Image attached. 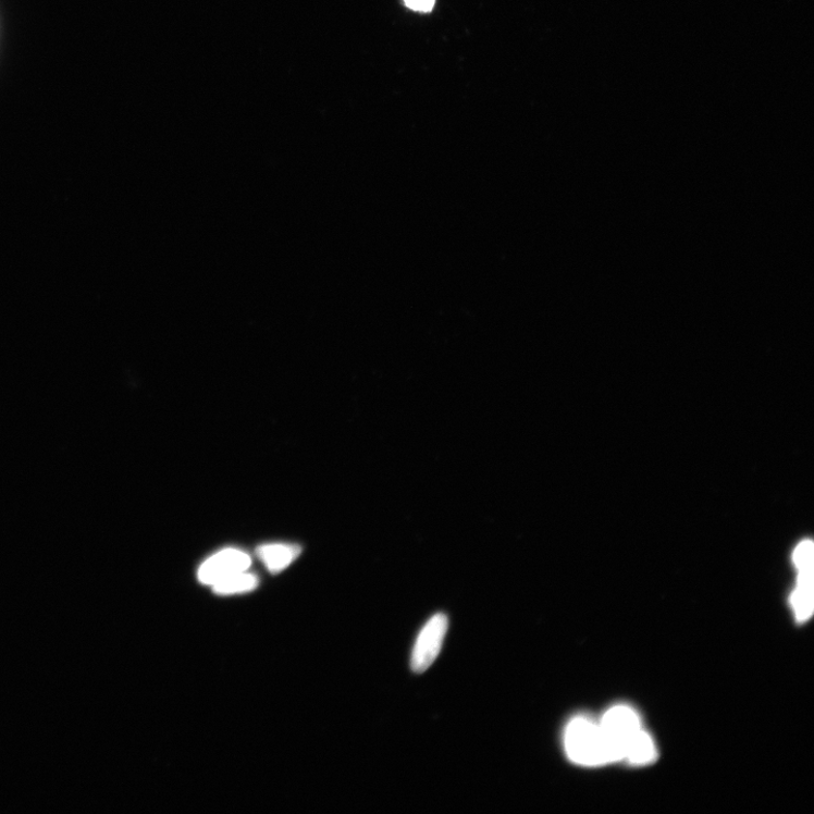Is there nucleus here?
<instances>
[{"label": "nucleus", "instance_id": "1", "mask_svg": "<svg viewBox=\"0 0 814 814\" xmlns=\"http://www.w3.org/2000/svg\"><path fill=\"white\" fill-rule=\"evenodd\" d=\"M565 747L569 760L581 766L594 767L617 762L600 724L587 717H577L569 723Z\"/></svg>", "mask_w": 814, "mask_h": 814}, {"label": "nucleus", "instance_id": "2", "mask_svg": "<svg viewBox=\"0 0 814 814\" xmlns=\"http://www.w3.org/2000/svg\"><path fill=\"white\" fill-rule=\"evenodd\" d=\"M600 726L617 762L625 760L628 742L642 730L641 719L632 708L627 706L610 708L604 715Z\"/></svg>", "mask_w": 814, "mask_h": 814}, {"label": "nucleus", "instance_id": "3", "mask_svg": "<svg viewBox=\"0 0 814 814\" xmlns=\"http://www.w3.org/2000/svg\"><path fill=\"white\" fill-rule=\"evenodd\" d=\"M448 630V619L437 615L430 619L418 638L411 659L412 670L422 674L440 655Z\"/></svg>", "mask_w": 814, "mask_h": 814}, {"label": "nucleus", "instance_id": "4", "mask_svg": "<svg viewBox=\"0 0 814 814\" xmlns=\"http://www.w3.org/2000/svg\"><path fill=\"white\" fill-rule=\"evenodd\" d=\"M251 565L250 557L236 548H226L206 563L198 570L200 583L213 587L219 581L243 571Z\"/></svg>", "mask_w": 814, "mask_h": 814}, {"label": "nucleus", "instance_id": "5", "mask_svg": "<svg viewBox=\"0 0 814 814\" xmlns=\"http://www.w3.org/2000/svg\"><path fill=\"white\" fill-rule=\"evenodd\" d=\"M798 587L792 597L797 619L804 622L813 613V566L799 568Z\"/></svg>", "mask_w": 814, "mask_h": 814}, {"label": "nucleus", "instance_id": "6", "mask_svg": "<svg viewBox=\"0 0 814 814\" xmlns=\"http://www.w3.org/2000/svg\"><path fill=\"white\" fill-rule=\"evenodd\" d=\"M300 547L286 544H269L258 547L257 555L271 572H280L299 556Z\"/></svg>", "mask_w": 814, "mask_h": 814}, {"label": "nucleus", "instance_id": "7", "mask_svg": "<svg viewBox=\"0 0 814 814\" xmlns=\"http://www.w3.org/2000/svg\"><path fill=\"white\" fill-rule=\"evenodd\" d=\"M656 747L645 731H639L627 744L625 760L632 765H649L656 760Z\"/></svg>", "mask_w": 814, "mask_h": 814}, {"label": "nucleus", "instance_id": "8", "mask_svg": "<svg viewBox=\"0 0 814 814\" xmlns=\"http://www.w3.org/2000/svg\"><path fill=\"white\" fill-rule=\"evenodd\" d=\"M258 578L246 571L232 575L213 585L214 593L219 595H232L249 592L256 589Z\"/></svg>", "mask_w": 814, "mask_h": 814}, {"label": "nucleus", "instance_id": "9", "mask_svg": "<svg viewBox=\"0 0 814 814\" xmlns=\"http://www.w3.org/2000/svg\"><path fill=\"white\" fill-rule=\"evenodd\" d=\"M794 560L798 568L813 566V545L811 541H804L799 545Z\"/></svg>", "mask_w": 814, "mask_h": 814}, {"label": "nucleus", "instance_id": "10", "mask_svg": "<svg viewBox=\"0 0 814 814\" xmlns=\"http://www.w3.org/2000/svg\"><path fill=\"white\" fill-rule=\"evenodd\" d=\"M407 8L418 12H430L435 3V0H404Z\"/></svg>", "mask_w": 814, "mask_h": 814}]
</instances>
